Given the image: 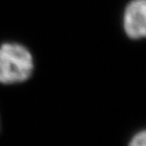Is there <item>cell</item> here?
<instances>
[{
	"label": "cell",
	"instance_id": "cell-1",
	"mask_svg": "<svg viewBox=\"0 0 146 146\" xmlns=\"http://www.w3.org/2000/svg\"><path fill=\"white\" fill-rule=\"evenodd\" d=\"M34 70V59L23 45L4 43L0 46V83L15 84L27 81Z\"/></svg>",
	"mask_w": 146,
	"mask_h": 146
},
{
	"label": "cell",
	"instance_id": "cell-2",
	"mask_svg": "<svg viewBox=\"0 0 146 146\" xmlns=\"http://www.w3.org/2000/svg\"><path fill=\"white\" fill-rule=\"evenodd\" d=\"M125 36L132 41L146 39V0H131L122 16Z\"/></svg>",
	"mask_w": 146,
	"mask_h": 146
},
{
	"label": "cell",
	"instance_id": "cell-3",
	"mask_svg": "<svg viewBox=\"0 0 146 146\" xmlns=\"http://www.w3.org/2000/svg\"><path fill=\"white\" fill-rule=\"evenodd\" d=\"M126 146H146V127L137 129L129 136Z\"/></svg>",
	"mask_w": 146,
	"mask_h": 146
}]
</instances>
